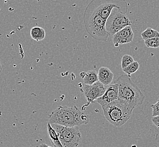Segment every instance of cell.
<instances>
[{"mask_svg": "<svg viewBox=\"0 0 159 147\" xmlns=\"http://www.w3.org/2000/svg\"><path fill=\"white\" fill-rule=\"evenodd\" d=\"M89 122V115L75 106H60L49 115V123L73 127L86 125Z\"/></svg>", "mask_w": 159, "mask_h": 147, "instance_id": "1", "label": "cell"}, {"mask_svg": "<svg viewBox=\"0 0 159 147\" xmlns=\"http://www.w3.org/2000/svg\"><path fill=\"white\" fill-rule=\"evenodd\" d=\"M102 109L107 120L117 127L129 120L134 109L129 103L120 99L102 106Z\"/></svg>", "mask_w": 159, "mask_h": 147, "instance_id": "2", "label": "cell"}, {"mask_svg": "<svg viewBox=\"0 0 159 147\" xmlns=\"http://www.w3.org/2000/svg\"><path fill=\"white\" fill-rule=\"evenodd\" d=\"M115 83L118 86V99L126 101L134 109L143 104L145 96L129 75H121Z\"/></svg>", "mask_w": 159, "mask_h": 147, "instance_id": "3", "label": "cell"}, {"mask_svg": "<svg viewBox=\"0 0 159 147\" xmlns=\"http://www.w3.org/2000/svg\"><path fill=\"white\" fill-rule=\"evenodd\" d=\"M87 19H84L87 31L91 36L98 41L106 42L109 37L105 29L106 20L91 10L88 13Z\"/></svg>", "mask_w": 159, "mask_h": 147, "instance_id": "4", "label": "cell"}, {"mask_svg": "<svg viewBox=\"0 0 159 147\" xmlns=\"http://www.w3.org/2000/svg\"><path fill=\"white\" fill-rule=\"evenodd\" d=\"M57 133L59 139L64 147H76L81 140V133L78 127H66L58 124H51Z\"/></svg>", "mask_w": 159, "mask_h": 147, "instance_id": "5", "label": "cell"}, {"mask_svg": "<svg viewBox=\"0 0 159 147\" xmlns=\"http://www.w3.org/2000/svg\"><path fill=\"white\" fill-rule=\"evenodd\" d=\"M131 24L132 22L120 9L114 8L106 21L105 29L109 36H113L125 27Z\"/></svg>", "mask_w": 159, "mask_h": 147, "instance_id": "6", "label": "cell"}, {"mask_svg": "<svg viewBox=\"0 0 159 147\" xmlns=\"http://www.w3.org/2000/svg\"><path fill=\"white\" fill-rule=\"evenodd\" d=\"M106 87L98 81L92 85L84 84L81 88V91L89 104L93 103L95 102L96 100L104 94Z\"/></svg>", "mask_w": 159, "mask_h": 147, "instance_id": "7", "label": "cell"}, {"mask_svg": "<svg viewBox=\"0 0 159 147\" xmlns=\"http://www.w3.org/2000/svg\"><path fill=\"white\" fill-rule=\"evenodd\" d=\"M118 99V86L116 83L111 84L106 87L104 94L96 100L95 102L102 106L107 105Z\"/></svg>", "mask_w": 159, "mask_h": 147, "instance_id": "8", "label": "cell"}, {"mask_svg": "<svg viewBox=\"0 0 159 147\" xmlns=\"http://www.w3.org/2000/svg\"><path fill=\"white\" fill-rule=\"evenodd\" d=\"M134 34L131 26H128L113 36L112 42L115 47L130 43L133 41Z\"/></svg>", "mask_w": 159, "mask_h": 147, "instance_id": "9", "label": "cell"}, {"mask_svg": "<svg viewBox=\"0 0 159 147\" xmlns=\"http://www.w3.org/2000/svg\"><path fill=\"white\" fill-rule=\"evenodd\" d=\"M114 8L120 9V7L117 5H116L115 3L105 2L99 4L96 7H93L92 9L103 19L107 20L111 15L112 10Z\"/></svg>", "mask_w": 159, "mask_h": 147, "instance_id": "10", "label": "cell"}, {"mask_svg": "<svg viewBox=\"0 0 159 147\" xmlns=\"http://www.w3.org/2000/svg\"><path fill=\"white\" fill-rule=\"evenodd\" d=\"M98 79L100 82L107 86L111 84L114 78V74L109 68L101 67L98 71Z\"/></svg>", "mask_w": 159, "mask_h": 147, "instance_id": "11", "label": "cell"}, {"mask_svg": "<svg viewBox=\"0 0 159 147\" xmlns=\"http://www.w3.org/2000/svg\"><path fill=\"white\" fill-rule=\"evenodd\" d=\"M47 131L49 138L53 147H64L59 139L57 133L55 131L54 128H53L50 123H48L47 124Z\"/></svg>", "mask_w": 159, "mask_h": 147, "instance_id": "12", "label": "cell"}, {"mask_svg": "<svg viewBox=\"0 0 159 147\" xmlns=\"http://www.w3.org/2000/svg\"><path fill=\"white\" fill-rule=\"evenodd\" d=\"M82 78L83 83L87 85H92L99 81L98 74L95 70H89L84 73Z\"/></svg>", "mask_w": 159, "mask_h": 147, "instance_id": "13", "label": "cell"}, {"mask_svg": "<svg viewBox=\"0 0 159 147\" xmlns=\"http://www.w3.org/2000/svg\"><path fill=\"white\" fill-rule=\"evenodd\" d=\"M30 35L31 38L36 42L42 41L45 37L44 29L40 27H34L31 29Z\"/></svg>", "mask_w": 159, "mask_h": 147, "instance_id": "14", "label": "cell"}, {"mask_svg": "<svg viewBox=\"0 0 159 147\" xmlns=\"http://www.w3.org/2000/svg\"><path fill=\"white\" fill-rule=\"evenodd\" d=\"M141 36L144 40L159 38V32L154 29L147 28L141 33Z\"/></svg>", "mask_w": 159, "mask_h": 147, "instance_id": "15", "label": "cell"}, {"mask_svg": "<svg viewBox=\"0 0 159 147\" xmlns=\"http://www.w3.org/2000/svg\"><path fill=\"white\" fill-rule=\"evenodd\" d=\"M139 64L137 61H134L131 64L129 65L127 67L122 69L125 73L127 74V75L130 76L131 74L136 73L139 69Z\"/></svg>", "mask_w": 159, "mask_h": 147, "instance_id": "16", "label": "cell"}, {"mask_svg": "<svg viewBox=\"0 0 159 147\" xmlns=\"http://www.w3.org/2000/svg\"><path fill=\"white\" fill-rule=\"evenodd\" d=\"M134 59L130 55H125L123 56L121 60V68L122 69L127 67L134 62Z\"/></svg>", "mask_w": 159, "mask_h": 147, "instance_id": "17", "label": "cell"}, {"mask_svg": "<svg viewBox=\"0 0 159 147\" xmlns=\"http://www.w3.org/2000/svg\"><path fill=\"white\" fill-rule=\"evenodd\" d=\"M144 44L147 48H159V38H150L144 40Z\"/></svg>", "mask_w": 159, "mask_h": 147, "instance_id": "18", "label": "cell"}, {"mask_svg": "<svg viewBox=\"0 0 159 147\" xmlns=\"http://www.w3.org/2000/svg\"><path fill=\"white\" fill-rule=\"evenodd\" d=\"M152 109V116L156 117L159 115V99L157 101V102L151 106Z\"/></svg>", "mask_w": 159, "mask_h": 147, "instance_id": "19", "label": "cell"}, {"mask_svg": "<svg viewBox=\"0 0 159 147\" xmlns=\"http://www.w3.org/2000/svg\"><path fill=\"white\" fill-rule=\"evenodd\" d=\"M152 122L154 125L159 129V115L156 117H153Z\"/></svg>", "mask_w": 159, "mask_h": 147, "instance_id": "20", "label": "cell"}, {"mask_svg": "<svg viewBox=\"0 0 159 147\" xmlns=\"http://www.w3.org/2000/svg\"><path fill=\"white\" fill-rule=\"evenodd\" d=\"M39 147H52L51 146H49V145H48L47 144H45V143H42V144H40V145H39Z\"/></svg>", "mask_w": 159, "mask_h": 147, "instance_id": "21", "label": "cell"}, {"mask_svg": "<svg viewBox=\"0 0 159 147\" xmlns=\"http://www.w3.org/2000/svg\"><path fill=\"white\" fill-rule=\"evenodd\" d=\"M2 67L1 63V58H0V75H1V74L2 73Z\"/></svg>", "mask_w": 159, "mask_h": 147, "instance_id": "22", "label": "cell"}]
</instances>
